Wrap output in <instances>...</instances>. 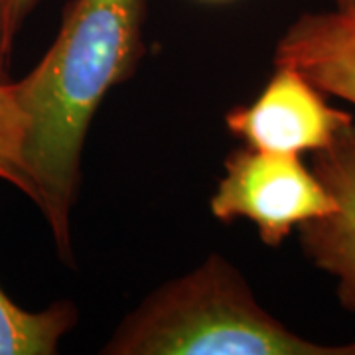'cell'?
<instances>
[{
  "instance_id": "3",
  "label": "cell",
  "mask_w": 355,
  "mask_h": 355,
  "mask_svg": "<svg viewBox=\"0 0 355 355\" xmlns=\"http://www.w3.org/2000/svg\"><path fill=\"white\" fill-rule=\"evenodd\" d=\"M336 200L296 154L237 148L223 162V176L209 200L221 223L249 221L266 247L277 249L306 221L328 216Z\"/></svg>"
},
{
  "instance_id": "6",
  "label": "cell",
  "mask_w": 355,
  "mask_h": 355,
  "mask_svg": "<svg viewBox=\"0 0 355 355\" xmlns=\"http://www.w3.org/2000/svg\"><path fill=\"white\" fill-rule=\"evenodd\" d=\"M275 65H292L328 97L355 107V8L304 12L280 36Z\"/></svg>"
},
{
  "instance_id": "4",
  "label": "cell",
  "mask_w": 355,
  "mask_h": 355,
  "mask_svg": "<svg viewBox=\"0 0 355 355\" xmlns=\"http://www.w3.org/2000/svg\"><path fill=\"white\" fill-rule=\"evenodd\" d=\"M352 123L354 114L330 105L328 95L292 65H275L254 101L225 114L227 130L245 146L296 156L328 148Z\"/></svg>"
},
{
  "instance_id": "1",
  "label": "cell",
  "mask_w": 355,
  "mask_h": 355,
  "mask_svg": "<svg viewBox=\"0 0 355 355\" xmlns=\"http://www.w3.org/2000/svg\"><path fill=\"white\" fill-rule=\"evenodd\" d=\"M144 0H73L34 69L14 81L28 116L24 160L55 253L76 266L71 216L93 116L144 53Z\"/></svg>"
},
{
  "instance_id": "2",
  "label": "cell",
  "mask_w": 355,
  "mask_h": 355,
  "mask_svg": "<svg viewBox=\"0 0 355 355\" xmlns=\"http://www.w3.org/2000/svg\"><path fill=\"white\" fill-rule=\"evenodd\" d=\"M103 355H355V340L320 343L286 328L257 302L223 254L154 288L123 318Z\"/></svg>"
},
{
  "instance_id": "12",
  "label": "cell",
  "mask_w": 355,
  "mask_h": 355,
  "mask_svg": "<svg viewBox=\"0 0 355 355\" xmlns=\"http://www.w3.org/2000/svg\"><path fill=\"white\" fill-rule=\"evenodd\" d=\"M207 2H223V0H207Z\"/></svg>"
},
{
  "instance_id": "11",
  "label": "cell",
  "mask_w": 355,
  "mask_h": 355,
  "mask_svg": "<svg viewBox=\"0 0 355 355\" xmlns=\"http://www.w3.org/2000/svg\"><path fill=\"white\" fill-rule=\"evenodd\" d=\"M338 8H355V0H331Z\"/></svg>"
},
{
  "instance_id": "9",
  "label": "cell",
  "mask_w": 355,
  "mask_h": 355,
  "mask_svg": "<svg viewBox=\"0 0 355 355\" xmlns=\"http://www.w3.org/2000/svg\"><path fill=\"white\" fill-rule=\"evenodd\" d=\"M42 0H0V44L10 55L14 40Z\"/></svg>"
},
{
  "instance_id": "10",
  "label": "cell",
  "mask_w": 355,
  "mask_h": 355,
  "mask_svg": "<svg viewBox=\"0 0 355 355\" xmlns=\"http://www.w3.org/2000/svg\"><path fill=\"white\" fill-rule=\"evenodd\" d=\"M8 62H10V55L4 51L2 44H0V83L10 81V77H8Z\"/></svg>"
},
{
  "instance_id": "7",
  "label": "cell",
  "mask_w": 355,
  "mask_h": 355,
  "mask_svg": "<svg viewBox=\"0 0 355 355\" xmlns=\"http://www.w3.org/2000/svg\"><path fill=\"white\" fill-rule=\"evenodd\" d=\"M79 322L71 300H58L32 312L18 306L0 286V355H53Z\"/></svg>"
},
{
  "instance_id": "5",
  "label": "cell",
  "mask_w": 355,
  "mask_h": 355,
  "mask_svg": "<svg viewBox=\"0 0 355 355\" xmlns=\"http://www.w3.org/2000/svg\"><path fill=\"white\" fill-rule=\"evenodd\" d=\"M312 170L334 196L336 209L300 225L298 241L306 259L336 279L340 304L355 316V123L312 154Z\"/></svg>"
},
{
  "instance_id": "8",
  "label": "cell",
  "mask_w": 355,
  "mask_h": 355,
  "mask_svg": "<svg viewBox=\"0 0 355 355\" xmlns=\"http://www.w3.org/2000/svg\"><path fill=\"white\" fill-rule=\"evenodd\" d=\"M28 116L22 111L14 81L0 83V182L12 186L34 203V186L24 160Z\"/></svg>"
}]
</instances>
